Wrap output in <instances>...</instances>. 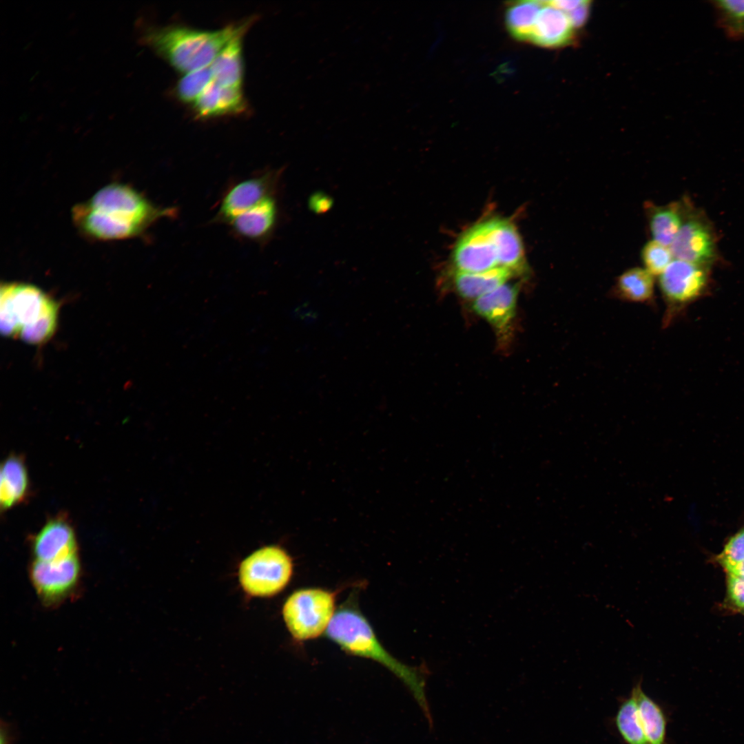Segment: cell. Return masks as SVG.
Returning <instances> with one entry per match:
<instances>
[{
	"mask_svg": "<svg viewBox=\"0 0 744 744\" xmlns=\"http://www.w3.org/2000/svg\"><path fill=\"white\" fill-rule=\"evenodd\" d=\"M212 80L209 67L186 73L177 83L176 95L184 103H194Z\"/></svg>",
	"mask_w": 744,
	"mask_h": 744,
	"instance_id": "cell-27",
	"label": "cell"
},
{
	"mask_svg": "<svg viewBox=\"0 0 744 744\" xmlns=\"http://www.w3.org/2000/svg\"><path fill=\"white\" fill-rule=\"evenodd\" d=\"M513 275L503 267L477 273L455 271L453 282L460 296L476 300L504 285Z\"/></svg>",
	"mask_w": 744,
	"mask_h": 744,
	"instance_id": "cell-19",
	"label": "cell"
},
{
	"mask_svg": "<svg viewBox=\"0 0 744 744\" xmlns=\"http://www.w3.org/2000/svg\"><path fill=\"white\" fill-rule=\"evenodd\" d=\"M544 5V1H520L513 3L507 8L506 23L514 38L530 40L537 16Z\"/></svg>",
	"mask_w": 744,
	"mask_h": 744,
	"instance_id": "cell-22",
	"label": "cell"
},
{
	"mask_svg": "<svg viewBox=\"0 0 744 744\" xmlns=\"http://www.w3.org/2000/svg\"><path fill=\"white\" fill-rule=\"evenodd\" d=\"M641 258L645 269L652 276H660L673 260L670 247L654 240L644 245Z\"/></svg>",
	"mask_w": 744,
	"mask_h": 744,
	"instance_id": "cell-28",
	"label": "cell"
},
{
	"mask_svg": "<svg viewBox=\"0 0 744 744\" xmlns=\"http://www.w3.org/2000/svg\"><path fill=\"white\" fill-rule=\"evenodd\" d=\"M333 203L332 198L322 192L314 193L309 199V209L316 214H324L328 211L331 209Z\"/></svg>",
	"mask_w": 744,
	"mask_h": 744,
	"instance_id": "cell-31",
	"label": "cell"
},
{
	"mask_svg": "<svg viewBox=\"0 0 744 744\" xmlns=\"http://www.w3.org/2000/svg\"><path fill=\"white\" fill-rule=\"evenodd\" d=\"M247 21L213 31L170 25L152 30L144 39L173 68L186 74L209 67Z\"/></svg>",
	"mask_w": 744,
	"mask_h": 744,
	"instance_id": "cell-4",
	"label": "cell"
},
{
	"mask_svg": "<svg viewBox=\"0 0 744 744\" xmlns=\"http://www.w3.org/2000/svg\"><path fill=\"white\" fill-rule=\"evenodd\" d=\"M683 221L678 204L654 207L650 217L653 240L670 247Z\"/></svg>",
	"mask_w": 744,
	"mask_h": 744,
	"instance_id": "cell-24",
	"label": "cell"
},
{
	"mask_svg": "<svg viewBox=\"0 0 744 744\" xmlns=\"http://www.w3.org/2000/svg\"><path fill=\"white\" fill-rule=\"evenodd\" d=\"M13 740L11 727L4 721L1 723L0 744H11Z\"/></svg>",
	"mask_w": 744,
	"mask_h": 744,
	"instance_id": "cell-34",
	"label": "cell"
},
{
	"mask_svg": "<svg viewBox=\"0 0 744 744\" xmlns=\"http://www.w3.org/2000/svg\"><path fill=\"white\" fill-rule=\"evenodd\" d=\"M0 324L6 336L31 344L48 341L57 320L58 304L40 288L25 282L1 286Z\"/></svg>",
	"mask_w": 744,
	"mask_h": 744,
	"instance_id": "cell-3",
	"label": "cell"
},
{
	"mask_svg": "<svg viewBox=\"0 0 744 744\" xmlns=\"http://www.w3.org/2000/svg\"><path fill=\"white\" fill-rule=\"evenodd\" d=\"M716 561L726 572L744 561V527L728 540Z\"/></svg>",
	"mask_w": 744,
	"mask_h": 744,
	"instance_id": "cell-29",
	"label": "cell"
},
{
	"mask_svg": "<svg viewBox=\"0 0 744 744\" xmlns=\"http://www.w3.org/2000/svg\"><path fill=\"white\" fill-rule=\"evenodd\" d=\"M325 633L343 651L378 662L397 676L421 707L429 727H433L426 696L429 670L425 665H408L392 656L377 638L371 624L359 610L353 595L336 610Z\"/></svg>",
	"mask_w": 744,
	"mask_h": 744,
	"instance_id": "cell-2",
	"label": "cell"
},
{
	"mask_svg": "<svg viewBox=\"0 0 744 744\" xmlns=\"http://www.w3.org/2000/svg\"><path fill=\"white\" fill-rule=\"evenodd\" d=\"M28 489V473L21 457L11 455L1 467L0 503L8 509L22 502Z\"/></svg>",
	"mask_w": 744,
	"mask_h": 744,
	"instance_id": "cell-21",
	"label": "cell"
},
{
	"mask_svg": "<svg viewBox=\"0 0 744 744\" xmlns=\"http://www.w3.org/2000/svg\"><path fill=\"white\" fill-rule=\"evenodd\" d=\"M637 700L639 720L650 744H665L667 718L655 701L643 692L641 680H639L631 691Z\"/></svg>",
	"mask_w": 744,
	"mask_h": 744,
	"instance_id": "cell-20",
	"label": "cell"
},
{
	"mask_svg": "<svg viewBox=\"0 0 744 744\" xmlns=\"http://www.w3.org/2000/svg\"><path fill=\"white\" fill-rule=\"evenodd\" d=\"M716 22L729 38L744 39V0L712 1Z\"/></svg>",
	"mask_w": 744,
	"mask_h": 744,
	"instance_id": "cell-26",
	"label": "cell"
},
{
	"mask_svg": "<svg viewBox=\"0 0 744 744\" xmlns=\"http://www.w3.org/2000/svg\"><path fill=\"white\" fill-rule=\"evenodd\" d=\"M456 271L482 272L499 267L493 236V218L475 224L462 234L453 251Z\"/></svg>",
	"mask_w": 744,
	"mask_h": 744,
	"instance_id": "cell-9",
	"label": "cell"
},
{
	"mask_svg": "<svg viewBox=\"0 0 744 744\" xmlns=\"http://www.w3.org/2000/svg\"><path fill=\"white\" fill-rule=\"evenodd\" d=\"M583 0L579 1H548V4L555 7V8L568 13L583 3Z\"/></svg>",
	"mask_w": 744,
	"mask_h": 744,
	"instance_id": "cell-33",
	"label": "cell"
},
{
	"mask_svg": "<svg viewBox=\"0 0 744 744\" xmlns=\"http://www.w3.org/2000/svg\"><path fill=\"white\" fill-rule=\"evenodd\" d=\"M241 88L222 86L213 80L194 103L199 118L238 114L246 109Z\"/></svg>",
	"mask_w": 744,
	"mask_h": 744,
	"instance_id": "cell-15",
	"label": "cell"
},
{
	"mask_svg": "<svg viewBox=\"0 0 744 744\" xmlns=\"http://www.w3.org/2000/svg\"><path fill=\"white\" fill-rule=\"evenodd\" d=\"M176 211L154 204L128 184L112 182L76 205L72 219L83 237L114 241L142 236L158 220L174 218Z\"/></svg>",
	"mask_w": 744,
	"mask_h": 744,
	"instance_id": "cell-1",
	"label": "cell"
},
{
	"mask_svg": "<svg viewBox=\"0 0 744 744\" xmlns=\"http://www.w3.org/2000/svg\"><path fill=\"white\" fill-rule=\"evenodd\" d=\"M519 285L506 284L476 299L473 309L495 329L502 342L509 338L515 316Z\"/></svg>",
	"mask_w": 744,
	"mask_h": 744,
	"instance_id": "cell-12",
	"label": "cell"
},
{
	"mask_svg": "<svg viewBox=\"0 0 744 744\" xmlns=\"http://www.w3.org/2000/svg\"><path fill=\"white\" fill-rule=\"evenodd\" d=\"M670 249L675 259L705 267L711 264L716 255L710 227L694 217L683 221Z\"/></svg>",
	"mask_w": 744,
	"mask_h": 744,
	"instance_id": "cell-11",
	"label": "cell"
},
{
	"mask_svg": "<svg viewBox=\"0 0 744 744\" xmlns=\"http://www.w3.org/2000/svg\"><path fill=\"white\" fill-rule=\"evenodd\" d=\"M252 20L231 39L209 66L212 79L227 87L241 88L243 79L242 39Z\"/></svg>",
	"mask_w": 744,
	"mask_h": 744,
	"instance_id": "cell-16",
	"label": "cell"
},
{
	"mask_svg": "<svg viewBox=\"0 0 744 744\" xmlns=\"http://www.w3.org/2000/svg\"><path fill=\"white\" fill-rule=\"evenodd\" d=\"M726 573L744 579V561Z\"/></svg>",
	"mask_w": 744,
	"mask_h": 744,
	"instance_id": "cell-35",
	"label": "cell"
},
{
	"mask_svg": "<svg viewBox=\"0 0 744 744\" xmlns=\"http://www.w3.org/2000/svg\"><path fill=\"white\" fill-rule=\"evenodd\" d=\"M493 236L499 267L507 268L514 274L524 271L526 265L524 247L515 226L507 220L493 218Z\"/></svg>",
	"mask_w": 744,
	"mask_h": 744,
	"instance_id": "cell-18",
	"label": "cell"
},
{
	"mask_svg": "<svg viewBox=\"0 0 744 744\" xmlns=\"http://www.w3.org/2000/svg\"><path fill=\"white\" fill-rule=\"evenodd\" d=\"M725 603L728 608L744 614V579L727 574Z\"/></svg>",
	"mask_w": 744,
	"mask_h": 744,
	"instance_id": "cell-30",
	"label": "cell"
},
{
	"mask_svg": "<svg viewBox=\"0 0 744 744\" xmlns=\"http://www.w3.org/2000/svg\"><path fill=\"white\" fill-rule=\"evenodd\" d=\"M589 12V1H583V3L575 10L566 13L574 28H577L586 21Z\"/></svg>",
	"mask_w": 744,
	"mask_h": 744,
	"instance_id": "cell-32",
	"label": "cell"
},
{
	"mask_svg": "<svg viewBox=\"0 0 744 744\" xmlns=\"http://www.w3.org/2000/svg\"><path fill=\"white\" fill-rule=\"evenodd\" d=\"M654 276L645 268L635 267L618 278L616 291L620 298L634 302L649 301L654 293Z\"/></svg>",
	"mask_w": 744,
	"mask_h": 744,
	"instance_id": "cell-23",
	"label": "cell"
},
{
	"mask_svg": "<svg viewBox=\"0 0 744 744\" xmlns=\"http://www.w3.org/2000/svg\"><path fill=\"white\" fill-rule=\"evenodd\" d=\"M280 176L281 170L270 169L232 183L222 195L212 221L227 225L263 200L274 196Z\"/></svg>",
	"mask_w": 744,
	"mask_h": 744,
	"instance_id": "cell-7",
	"label": "cell"
},
{
	"mask_svg": "<svg viewBox=\"0 0 744 744\" xmlns=\"http://www.w3.org/2000/svg\"><path fill=\"white\" fill-rule=\"evenodd\" d=\"M278 218V207L274 196L263 200L237 216L227 225L238 238L257 244H264L273 233Z\"/></svg>",
	"mask_w": 744,
	"mask_h": 744,
	"instance_id": "cell-13",
	"label": "cell"
},
{
	"mask_svg": "<svg viewBox=\"0 0 744 744\" xmlns=\"http://www.w3.org/2000/svg\"><path fill=\"white\" fill-rule=\"evenodd\" d=\"M573 26L568 14L548 4L540 10L530 40L544 47H558L568 43Z\"/></svg>",
	"mask_w": 744,
	"mask_h": 744,
	"instance_id": "cell-17",
	"label": "cell"
},
{
	"mask_svg": "<svg viewBox=\"0 0 744 744\" xmlns=\"http://www.w3.org/2000/svg\"><path fill=\"white\" fill-rule=\"evenodd\" d=\"M291 556L278 546H267L252 552L240 565L239 579L250 595L270 597L282 591L293 575Z\"/></svg>",
	"mask_w": 744,
	"mask_h": 744,
	"instance_id": "cell-6",
	"label": "cell"
},
{
	"mask_svg": "<svg viewBox=\"0 0 744 744\" xmlns=\"http://www.w3.org/2000/svg\"><path fill=\"white\" fill-rule=\"evenodd\" d=\"M337 592L320 588L294 591L287 599L282 616L292 637L300 641L326 632L335 613Z\"/></svg>",
	"mask_w": 744,
	"mask_h": 744,
	"instance_id": "cell-5",
	"label": "cell"
},
{
	"mask_svg": "<svg viewBox=\"0 0 744 744\" xmlns=\"http://www.w3.org/2000/svg\"><path fill=\"white\" fill-rule=\"evenodd\" d=\"M81 566L76 554L50 561L35 559L30 577L39 597L46 605L60 603L77 586Z\"/></svg>",
	"mask_w": 744,
	"mask_h": 744,
	"instance_id": "cell-8",
	"label": "cell"
},
{
	"mask_svg": "<svg viewBox=\"0 0 744 744\" xmlns=\"http://www.w3.org/2000/svg\"><path fill=\"white\" fill-rule=\"evenodd\" d=\"M708 284L707 267L673 260L659 276V287L671 308H683L700 298Z\"/></svg>",
	"mask_w": 744,
	"mask_h": 744,
	"instance_id": "cell-10",
	"label": "cell"
},
{
	"mask_svg": "<svg viewBox=\"0 0 744 744\" xmlns=\"http://www.w3.org/2000/svg\"><path fill=\"white\" fill-rule=\"evenodd\" d=\"M618 733L626 744H650L642 728L634 694L623 699L614 716Z\"/></svg>",
	"mask_w": 744,
	"mask_h": 744,
	"instance_id": "cell-25",
	"label": "cell"
},
{
	"mask_svg": "<svg viewBox=\"0 0 744 744\" xmlns=\"http://www.w3.org/2000/svg\"><path fill=\"white\" fill-rule=\"evenodd\" d=\"M76 539L65 518L49 521L34 537L32 550L35 559L55 561L76 554Z\"/></svg>",
	"mask_w": 744,
	"mask_h": 744,
	"instance_id": "cell-14",
	"label": "cell"
}]
</instances>
